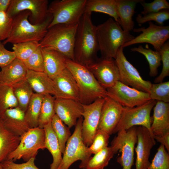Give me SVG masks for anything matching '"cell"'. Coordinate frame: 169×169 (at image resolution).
<instances>
[{"instance_id":"obj_1","label":"cell","mask_w":169,"mask_h":169,"mask_svg":"<svg viewBox=\"0 0 169 169\" xmlns=\"http://www.w3.org/2000/svg\"><path fill=\"white\" fill-rule=\"evenodd\" d=\"M84 13L78 24L74 49V61L86 66L95 61L99 51L96 26Z\"/></svg>"},{"instance_id":"obj_2","label":"cell","mask_w":169,"mask_h":169,"mask_svg":"<svg viewBox=\"0 0 169 169\" xmlns=\"http://www.w3.org/2000/svg\"><path fill=\"white\" fill-rule=\"evenodd\" d=\"M96 32L101 58L104 59H115L120 47L135 38L111 18L96 26Z\"/></svg>"},{"instance_id":"obj_3","label":"cell","mask_w":169,"mask_h":169,"mask_svg":"<svg viewBox=\"0 0 169 169\" xmlns=\"http://www.w3.org/2000/svg\"><path fill=\"white\" fill-rule=\"evenodd\" d=\"M66 66L76 81L82 104H89L98 98L107 96L106 90L101 86L87 66L67 58Z\"/></svg>"},{"instance_id":"obj_4","label":"cell","mask_w":169,"mask_h":169,"mask_svg":"<svg viewBox=\"0 0 169 169\" xmlns=\"http://www.w3.org/2000/svg\"><path fill=\"white\" fill-rule=\"evenodd\" d=\"M30 12L21 11L13 18L12 29L8 38L3 42L4 45L8 43L13 44L32 41L39 42L46 34L51 22L52 16L49 13L46 20L39 25H33L28 20Z\"/></svg>"},{"instance_id":"obj_5","label":"cell","mask_w":169,"mask_h":169,"mask_svg":"<svg viewBox=\"0 0 169 169\" xmlns=\"http://www.w3.org/2000/svg\"><path fill=\"white\" fill-rule=\"evenodd\" d=\"M78 24H59L49 28L39 42L41 48L57 51L74 60V49Z\"/></svg>"},{"instance_id":"obj_6","label":"cell","mask_w":169,"mask_h":169,"mask_svg":"<svg viewBox=\"0 0 169 169\" xmlns=\"http://www.w3.org/2000/svg\"><path fill=\"white\" fill-rule=\"evenodd\" d=\"M83 120L82 116L78 120L74 131L66 143L62 161L57 169H69L72 164L78 160L81 161L79 168L85 169L91 154L82 139Z\"/></svg>"},{"instance_id":"obj_7","label":"cell","mask_w":169,"mask_h":169,"mask_svg":"<svg viewBox=\"0 0 169 169\" xmlns=\"http://www.w3.org/2000/svg\"><path fill=\"white\" fill-rule=\"evenodd\" d=\"M86 0H56L49 5L48 13L53 16L48 29L56 24H77L84 13Z\"/></svg>"},{"instance_id":"obj_8","label":"cell","mask_w":169,"mask_h":169,"mask_svg":"<svg viewBox=\"0 0 169 169\" xmlns=\"http://www.w3.org/2000/svg\"><path fill=\"white\" fill-rule=\"evenodd\" d=\"M20 139L18 145L9 155L7 160L14 162L22 159L26 162L32 157L35 158L38 150L46 148L44 128H30Z\"/></svg>"},{"instance_id":"obj_9","label":"cell","mask_w":169,"mask_h":169,"mask_svg":"<svg viewBox=\"0 0 169 169\" xmlns=\"http://www.w3.org/2000/svg\"><path fill=\"white\" fill-rule=\"evenodd\" d=\"M156 102V100L151 99L140 106L132 108L124 107L120 120L113 133L140 125L146 128L154 136L151 130L152 118L151 112Z\"/></svg>"},{"instance_id":"obj_10","label":"cell","mask_w":169,"mask_h":169,"mask_svg":"<svg viewBox=\"0 0 169 169\" xmlns=\"http://www.w3.org/2000/svg\"><path fill=\"white\" fill-rule=\"evenodd\" d=\"M117 133L111 142V147L115 154L118 151L121 153L117 161L122 169H131L134 163L135 145L137 141V127L133 126Z\"/></svg>"},{"instance_id":"obj_11","label":"cell","mask_w":169,"mask_h":169,"mask_svg":"<svg viewBox=\"0 0 169 169\" xmlns=\"http://www.w3.org/2000/svg\"><path fill=\"white\" fill-rule=\"evenodd\" d=\"M49 5L47 0H11L6 13L13 18L21 11H28L30 13L29 22L33 25H39L46 20L49 15Z\"/></svg>"},{"instance_id":"obj_12","label":"cell","mask_w":169,"mask_h":169,"mask_svg":"<svg viewBox=\"0 0 169 169\" xmlns=\"http://www.w3.org/2000/svg\"><path fill=\"white\" fill-rule=\"evenodd\" d=\"M106 90L107 96L125 107L140 106L151 100L148 93L130 87L120 81Z\"/></svg>"},{"instance_id":"obj_13","label":"cell","mask_w":169,"mask_h":169,"mask_svg":"<svg viewBox=\"0 0 169 169\" xmlns=\"http://www.w3.org/2000/svg\"><path fill=\"white\" fill-rule=\"evenodd\" d=\"M121 47L115 59L120 73L119 81L138 90L149 93L152 83L143 79L137 69L127 60Z\"/></svg>"},{"instance_id":"obj_14","label":"cell","mask_w":169,"mask_h":169,"mask_svg":"<svg viewBox=\"0 0 169 169\" xmlns=\"http://www.w3.org/2000/svg\"><path fill=\"white\" fill-rule=\"evenodd\" d=\"M149 27L133 29L134 32L142 33L131 41L124 44V48L130 45L146 43L151 44L156 51H159L169 38V26L158 25L152 22H148Z\"/></svg>"},{"instance_id":"obj_15","label":"cell","mask_w":169,"mask_h":169,"mask_svg":"<svg viewBox=\"0 0 169 169\" xmlns=\"http://www.w3.org/2000/svg\"><path fill=\"white\" fill-rule=\"evenodd\" d=\"M105 98H98L88 105L82 104L84 112L81 136L85 145L89 147L91 144L98 130L101 110Z\"/></svg>"},{"instance_id":"obj_16","label":"cell","mask_w":169,"mask_h":169,"mask_svg":"<svg viewBox=\"0 0 169 169\" xmlns=\"http://www.w3.org/2000/svg\"><path fill=\"white\" fill-rule=\"evenodd\" d=\"M101 86L107 89L120 80V73L114 59L100 58L87 66Z\"/></svg>"},{"instance_id":"obj_17","label":"cell","mask_w":169,"mask_h":169,"mask_svg":"<svg viewBox=\"0 0 169 169\" xmlns=\"http://www.w3.org/2000/svg\"><path fill=\"white\" fill-rule=\"evenodd\" d=\"M124 107L107 96L101 108L98 130L110 135L113 133L121 117Z\"/></svg>"},{"instance_id":"obj_18","label":"cell","mask_w":169,"mask_h":169,"mask_svg":"<svg viewBox=\"0 0 169 169\" xmlns=\"http://www.w3.org/2000/svg\"><path fill=\"white\" fill-rule=\"evenodd\" d=\"M137 146L135 148L136 153V169H147L151 162L149 161L151 151L156 144V140L146 127L137 128Z\"/></svg>"},{"instance_id":"obj_19","label":"cell","mask_w":169,"mask_h":169,"mask_svg":"<svg viewBox=\"0 0 169 169\" xmlns=\"http://www.w3.org/2000/svg\"><path fill=\"white\" fill-rule=\"evenodd\" d=\"M54 108L55 114L69 128L76 125L84 112L81 103L70 99L55 98Z\"/></svg>"},{"instance_id":"obj_20","label":"cell","mask_w":169,"mask_h":169,"mask_svg":"<svg viewBox=\"0 0 169 169\" xmlns=\"http://www.w3.org/2000/svg\"><path fill=\"white\" fill-rule=\"evenodd\" d=\"M55 98L70 99L79 102V94L76 81L66 68L53 79Z\"/></svg>"},{"instance_id":"obj_21","label":"cell","mask_w":169,"mask_h":169,"mask_svg":"<svg viewBox=\"0 0 169 169\" xmlns=\"http://www.w3.org/2000/svg\"><path fill=\"white\" fill-rule=\"evenodd\" d=\"M0 118L8 130L19 137L30 128L26 120L25 112L18 106L0 113Z\"/></svg>"},{"instance_id":"obj_22","label":"cell","mask_w":169,"mask_h":169,"mask_svg":"<svg viewBox=\"0 0 169 169\" xmlns=\"http://www.w3.org/2000/svg\"><path fill=\"white\" fill-rule=\"evenodd\" d=\"M151 130L154 136L169 132V103L157 101L153 107Z\"/></svg>"},{"instance_id":"obj_23","label":"cell","mask_w":169,"mask_h":169,"mask_svg":"<svg viewBox=\"0 0 169 169\" xmlns=\"http://www.w3.org/2000/svg\"><path fill=\"white\" fill-rule=\"evenodd\" d=\"M44 72L52 79L66 68L67 58L60 52L52 49L41 48Z\"/></svg>"},{"instance_id":"obj_24","label":"cell","mask_w":169,"mask_h":169,"mask_svg":"<svg viewBox=\"0 0 169 169\" xmlns=\"http://www.w3.org/2000/svg\"><path fill=\"white\" fill-rule=\"evenodd\" d=\"M28 69L23 62L16 58L0 71V83L9 86L24 79Z\"/></svg>"},{"instance_id":"obj_25","label":"cell","mask_w":169,"mask_h":169,"mask_svg":"<svg viewBox=\"0 0 169 169\" xmlns=\"http://www.w3.org/2000/svg\"><path fill=\"white\" fill-rule=\"evenodd\" d=\"M144 0H115L116 10L120 21V25L124 31L133 30L134 23L133 17L136 5Z\"/></svg>"},{"instance_id":"obj_26","label":"cell","mask_w":169,"mask_h":169,"mask_svg":"<svg viewBox=\"0 0 169 169\" xmlns=\"http://www.w3.org/2000/svg\"><path fill=\"white\" fill-rule=\"evenodd\" d=\"M26 78L36 93L43 95L49 94L54 96L53 80L44 72L28 69Z\"/></svg>"},{"instance_id":"obj_27","label":"cell","mask_w":169,"mask_h":169,"mask_svg":"<svg viewBox=\"0 0 169 169\" xmlns=\"http://www.w3.org/2000/svg\"><path fill=\"white\" fill-rule=\"evenodd\" d=\"M20 137L8 130L0 118V164L7 160L9 155L17 147Z\"/></svg>"},{"instance_id":"obj_28","label":"cell","mask_w":169,"mask_h":169,"mask_svg":"<svg viewBox=\"0 0 169 169\" xmlns=\"http://www.w3.org/2000/svg\"><path fill=\"white\" fill-rule=\"evenodd\" d=\"M45 133V145L53 158L52 163L50 165V169H57L62 160V157L57 137L53 131L51 122L44 127Z\"/></svg>"},{"instance_id":"obj_29","label":"cell","mask_w":169,"mask_h":169,"mask_svg":"<svg viewBox=\"0 0 169 169\" xmlns=\"http://www.w3.org/2000/svg\"><path fill=\"white\" fill-rule=\"evenodd\" d=\"M94 12L108 15L120 25L116 12L115 0H86L84 13L91 15Z\"/></svg>"},{"instance_id":"obj_30","label":"cell","mask_w":169,"mask_h":169,"mask_svg":"<svg viewBox=\"0 0 169 169\" xmlns=\"http://www.w3.org/2000/svg\"><path fill=\"white\" fill-rule=\"evenodd\" d=\"M44 95L33 93L25 112L26 120L30 128L38 127V120Z\"/></svg>"},{"instance_id":"obj_31","label":"cell","mask_w":169,"mask_h":169,"mask_svg":"<svg viewBox=\"0 0 169 169\" xmlns=\"http://www.w3.org/2000/svg\"><path fill=\"white\" fill-rule=\"evenodd\" d=\"M13 94L18 103V107L25 112L33 91L26 79L12 86Z\"/></svg>"},{"instance_id":"obj_32","label":"cell","mask_w":169,"mask_h":169,"mask_svg":"<svg viewBox=\"0 0 169 169\" xmlns=\"http://www.w3.org/2000/svg\"><path fill=\"white\" fill-rule=\"evenodd\" d=\"M131 50L138 52L145 57L149 64L150 76L154 77L157 75L158 68L161 64V56L159 51L150 49L148 44H146L145 48L140 45L137 47L131 48Z\"/></svg>"},{"instance_id":"obj_33","label":"cell","mask_w":169,"mask_h":169,"mask_svg":"<svg viewBox=\"0 0 169 169\" xmlns=\"http://www.w3.org/2000/svg\"><path fill=\"white\" fill-rule=\"evenodd\" d=\"M55 97L52 95H44L38 118V127L44 128L46 124L51 122L55 115L54 104Z\"/></svg>"},{"instance_id":"obj_34","label":"cell","mask_w":169,"mask_h":169,"mask_svg":"<svg viewBox=\"0 0 169 169\" xmlns=\"http://www.w3.org/2000/svg\"><path fill=\"white\" fill-rule=\"evenodd\" d=\"M115 154L111 146L105 148L90 158L85 169H104Z\"/></svg>"},{"instance_id":"obj_35","label":"cell","mask_w":169,"mask_h":169,"mask_svg":"<svg viewBox=\"0 0 169 169\" xmlns=\"http://www.w3.org/2000/svg\"><path fill=\"white\" fill-rule=\"evenodd\" d=\"M51 125L58 138L61 152L63 154L66 143L71 136L70 128L56 114L51 120Z\"/></svg>"},{"instance_id":"obj_36","label":"cell","mask_w":169,"mask_h":169,"mask_svg":"<svg viewBox=\"0 0 169 169\" xmlns=\"http://www.w3.org/2000/svg\"><path fill=\"white\" fill-rule=\"evenodd\" d=\"M39 46V42L32 41L13 44L12 49L16 58L23 62Z\"/></svg>"},{"instance_id":"obj_37","label":"cell","mask_w":169,"mask_h":169,"mask_svg":"<svg viewBox=\"0 0 169 169\" xmlns=\"http://www.w3.org/2000/svg\"><path fill=\"white\" fill-rule=\"evenodd\" d=\"M18 105L12 86L0 83V113Z\"/></svg>"},{"instance_id":"obj_38","label":"cell","mask_w":169,"mask_h":169,"mask_svg":"<svg viewBox=\"0 0 169 169\" xmlns=\"http://www.w3.org/2000/svg\"><path fill=\"white\" fill-rule=\"evenodd\" d=\"M151 99L169 102V81L151 84L149 93Z\"/></svg>"},{"instance_id":"obj_39","label":"cell","mask_w":169,"mask_h":169,"mask_svg":"<svg viewBox=\"0 0 169 169\" xmlns=\"http://www.w3.org/2000/svg\"><path fill=\"white\" fill-rule=\"evenodd\" d=\"M147 169H169V154L161 144Z\"/></svg>"},{"instance_id":"obj_40","label":"cell","mask_w":169,"mask_h":169,"mask_svg":"<svg viewBox=\"0 0 169 169\" xmlns=\"http://www.w3.org/2000/svg\"><path fill=\"white\" fill-rule=\"evenodd\" d=\"M169 19V9L145 15L139 14L136 17V22L140 25L147 22L152 21H154L160 25H163L164 22Z\"/></svg>"},{"instance_id":"obj_41","label":"cell","mask_w":169,"mask_h":169,"mask_svg":"<svg viewBox=\"0 0 169 169\" xmlns=\"http://www.w3.org/2000/svg\"><path fill=\"white\" fill-rule=\"evenodd\" d=\"M23 63L28 70L44 72L43 58L40 46Z\"/></svg>"},{"instance_id":"obj_42","label":"cell","mask_w":169,"mask_h":169,"mask_svg":"<svg viewBox=\"0 0 169 169\" xmlns=\"http://www.w3.org/2000/svg\"><path fill=\"white\" fill-rule=\"evenodd\" d=\"M110 136L105 132L97 130L91 144L88 147L90 152L95 154L108 147Z\"/></svg>"},{"instance_id":"obj_43","label":"cell","mask_w":169,"mask_h":169,"mask_svg":"<svg viewBox=\"0 0 169 169\" xmlns=\"http://www.w3.org/2000/svg\"><path fill=\"white\" fill-rule=\"evenodd\" d=\"M159 52L162 62V68L160 74L154 80L155 83L162 82L166 77L169 76V40L164 44Z\"/></svg>"},{"instance_id":"obj_44","label":"cell","mask_w":169,"mask_h":169,"mask_svg":"<svg viewBox=\"0 0 169 169\" xmlns=\"http://www.w3.org/2000/svg\"><path fill=\"white\" fill-rule=\"evenodd\" d=\"M140 4L143 8L141 13L142 15L156 13L169 9V3L166 0H154L150 3H146L144 1Z\"/></svg>"},{"instance_id":"obj_45","label":"cell","mask_w":169,"mask_h":169,"mask_svg":"<svg viewBox=\"0 0 169 169\" xmlns=\"http://www.w3.org/2000/svg\"><path fill=\"white\" fill-rule=\"evenodd\" d=\"M13 18L6 12H0V41L5 40L9 37L12 29Z\"/></svg>"},{"instance_id":"obj_46","label":"cell","mask_w":169,"mask_h":169,"mask_svg":"<svg viewBox=\"0 0 169 169\" xmlns=\"http://www.w3.org/2000/svg\"><path fill=\"white\" fill-rule=\"evenodd\" d=\"M35 157H32L26 162L21 164H17L7 160L0 164L2 169H39L35 164Z\"/></svg>"},{"instance_id":"obj_47","label":"cell","mask_w":169,"mask_h":169,"mask_svg":"<svg viewBox=\"0 0 169 169\" xmlns=\"http://www.w3.org/2000/svg\"><path fill=\"white\" fill-rule=\"evenodd\" d=\"M16 58L14 52L7 50L0 41V67L2 68L7 65Z\"/></svg>"},{"instance_id":"obj_48","label":"cell","mask_w":169,"mask_h":169,"mask_svg":"<svg viewBox=\"0 0 169 169\" xmlns=\"http://www.w3.org/2000/svg\"><path fill=\"white\" fill-rule=\"evenodd\" d=\"M154 138L157 141L163 145L167 151L169 152V132L162 136H154Z\"/></svg>"},{"instance_id":"obj_49","label":"cell","mask_w":169,"mask_h":169,"mask_svg":"<svg viewBox=\"0 0 169 169\" xmlns=\"http://www.w3.org/2000/svg\"><path fill=\"white\" fill-rule=\"evenodd\" d=\"M11 0H0V12H6L8 9Z\"/></svg>"},{"instance_id":"obj_50","label":"cell","mask_w":169,"mask_h":169,"mask_svg":"<svg viewBox=\"0 0 169 169\" xmlns=\"http://www.w3.org/2000/svg\"><path fill=\"white\" fill-rule=\"evenodd\" d=\"M0 169H2V167H1V166L0 164Z\"/></svg>"}]
</instances>
